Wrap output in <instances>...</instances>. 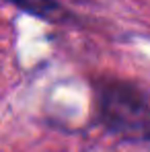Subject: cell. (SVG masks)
<instances>
[{
    "label": "cell",
    "mask_w": 150,
    "mask_h": 152,
    "mask_svg": "<svg viewBox=\"0 0 150 152\" xmlns=\"http://www.w3.org/2000/svg\"><path fill=\"white\" fill-rule=\"evenodd\" d=\"M15 8L23 10L27 15H33L41 21L50 23H66L72 19V15L58 2V0H6Z\"/></svg>",
    "instance_id": "2"
},
{
    "label": "cell",
    "mask_w": 150,
    "mask_h": 152,
    "mask_svg": "<svg viewBox=\"0 0 150 152\" xmlns=\"http://www.w3.org/2000/svg\"><path fill=\"white\" fill-rule=\"evenodd\" d=\"M140 138L146 140V142H150V115H148V119H146V124H144V129H142Z\"/></svg>",
    "instance_id": "3"
},
{
    "label": "cell",
    "mask_w": 150,
    "mask_h": 152,
    "mask_svg": "<svg viewBox=\"0 0 150 152\" xmlns=\"http://www.w3.org/2000/svg\"><path fill=\"white\" fill-rule=\"evenodd\" d=\"M95 105L99 124L115 134L140 136L150 115L148 95L119 78H101L95 84Z\"/></svg>",
    "instance_id": "1"
},
{
    "label": "cell",
    "mask_w": 150,
    "mask_h": 152,
    "mask_svg": "<svg viewBox=\"0 0 150 152\" xmlns=\"http://www.w3.org/2000/svg\"><path fill=\"white\" fill-rule=\"evenodd\" d=\"M72 2H76V4H89V2H93V0H72Z\"/></svg>",
    "instance_id": "4"
}]
</instances>
